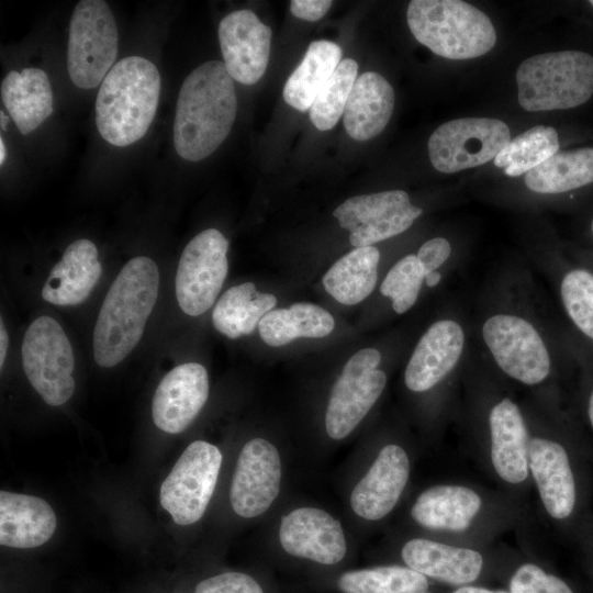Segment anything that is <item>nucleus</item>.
Returning a JSON list of instances; mask_svg holds the SVG:
<instances>
[{"label":"nucleus","mask_w":593,"mask_h":593,"mask_svg":"<svg viewBox=\"0 0 593 593\" xmlns=\"http://www.w3.org/2000/svg\"><path fill=\"white\" fill-rule=\"evenodd\" d=\"M236 111L234 79L224 63L210 60L194 68L178 94L172 128L177 154L189 161L210 156L230 134Z\"/></svg>","instance_id":"f257e3e1"},{"label":"nucleus","mask_w":593,"mask_h":593,"mask_svg":"<svg viewBox=\"0 0 593 593\" xmlns=\"http://www.w3.org/2000/svg\"><path fill=\"white\" fill-rule=\"evenodd\" d=\"M159 271L138 256L127 261L111 284L93 331V356L105 368L119 365L138 344L155 306Z\"/></svg>","instance_id":"f03ea898"},{"label":"nucleus","mask_w":593,"mask_h":593,"mask_svg":"<svg viewBox=\"0 0 593 593\" xmlns=\"http://www.w3.org/2000/svg\"><path fill=\"white\" fill-rule=\"evenodd\" d=\"M157 67L141 56L119 60L101 82L96 100V125L103 139L124 147L148 131L160 96Z\"/></svg>","instance_id":"7ed1b4c3"},{"label":"nucleus","mask_w":593,"mask_h":593,"mask_svg":"<svg viewBox=\"0 0 593 593\" xmlns=\"http://www.w3.org/2000/svg\"><path fill=\"white\" fill-rule=\"evenodd\" d=\"M406 20L413 36L434 54L470 59L489 53L496 32L489 16L460 0H413Z\"/></svg>","instance_id":"20e7f679"},{"label":"nucleus","mask_w":593,"mask_h":593,"mask_svg":"<svg viewBox=\"0 0 593 593\" xmlns=\"http://www.w3.org/2000/svg\"><path fill=\"white\" fill-rule=\"evenodd\" d=\"M517 98L529 112L566 110L593 94V56L581 51L538 54L516 71Z\"/></svg>","instance_id":"39448f33"},{"label":"nucleus","mask_w":593,"mask_h":593,"mask_svg":"<svg viewBox=\"0 0 593 593\" xmlns=\"http://www.w3.org/2000/svg\"><path fill=\"white\" fill-rule=\"evenodd\" d=\"M119 32L109 4L103 0H81L72 12L67 70L72 83L81 89L100 85L115 65Z\"/></svg>","instance_id":"423d86ee"},{"label":"nucleus","mask_w":593,"mask_h":593,"mask_svg":"<svg viewBox=\"0 0 593 593\" xmlns=\"http://www.w3.org/2000/svg\"><path fill=\"white\" fill-rule=\"evenodd\" d=\"M23 370L35 391L52 406L66 403L75 391V357L59 323L43 315L27 327L22 342Z\"/></svg>","instance_id":"0eeeda50"},{"label":"nucleus","mask_w":593,"mask_h":593,"mask_svg":"<svg viewBox=\"0 0 593 593\" xmlns=\"http://www.w3.org/2000/svg\"><path fill=\"white\" fill-rule=\"evenodd\" d=\"M222 465L220 449L204 440L192 441L160 485L159 500L174 522H198L214 493Z\"/></svg>","instance_id":"6e6552de"},{"label":"nucleus","mask_w":593,"mask_h":593,"mask_svg":"<svg viewBox=\"0 0 593 593\" xmlns=\"http://www.w3.org/2000/svg\"><path fill=\"white\" fill-rule=\"evenodd\" d=\"M381 354L362 348L345 363L328 398L325 429L334 440L347 437L365 418L387 384V374L378 369Z\"/></svg>","instance_id":"1a4fd4ad"},{"label":"nucleus","mask_w":593,"mask_h":593,"mask_svg":"<svg viewBox=\"0 0 593 593\" xmlns=\"http://www.w3.org/2000/svg\"><path fill=\"white\" fill-rule=\"evenodd\" d=\"M510 141V128L501 120L462 118L438 126L427 148L434 168L452 174L494 159Z\"/></svg>","instance_id":"9d476101"},{"label":"nucleus","mask_w":593,"mask_h":593,"mask_svg":"<svg viewBox=\"0 0 593 593\" xmlns=\"http://www.w3.org/2000/svg\"><path fill=\"white\" fill-rule=\"evenodd\" d=\"M482 337L497 367L512 379L534 385L551 370V357L541 335L526 318L506 313L491 315Z\"/></svg>","instance_id":"9b49d317"},{"label":"nucleus","mask_w":593,"mask_h":593,"mask_svg":"<svg viewBox=\"0 0 593 593\" xmlns=\"http://www.w3.org/2000/svg\"><path fill=\"white\" fill-rule=\"evenodd\" d=\"M227 249V239L215 228L202 231L184 247L175 284L186 314L202 315L214 304L228 271Z\"/></svg>","instance_id":"f8f14e48"},{"label":"nucleus","mask_w":593,"mask_h":593,"mask_svg":"<svg viewBox=\"0 0 593 593\" xmlns=\"http://www.w3.org/2000/svg\"><path fill=\"white\" fill-rule=\"evenodd\" d=\"M422 212L411 203L405 191L387 190L351 197L339 204L333 215L339 226L349 232L350 244L358 248L405 232Z\"/></svg>","instance_id":"ddd939ff"},{"label":"nucleus","mask_w":593,"mask_h":593,"mask_svg":"<svg viewBox=\"0 0 593 593\" xmlns=\"http://www.w3.org/2000/svg\"><path fill=\"white\" fill-rule=\"evenodd\" d=\"M282 467L276 446L265 438H253L242 448L230 490L233 511L240 517L264 514L280 491Z\"/></svg>","instance_id":"4468645a"},{"label":"nucleus","mask_w":593,"mask_h":593,"mask_svg":"<svg viewBox=\"0 0 593 593\" xmlns=\"http://www.w3.org/2000/svg\"><path fill=\"white\" fill-rule=\"evenodd\" d=\"M279 542L290 556L321 564L340 562L347 541L339 521L318 507H299L286 514L279 526Z\"/></svg>","instance_id":"2eb2a0df"},{"label":"nucleus","mask_w":593,"mask_h":593,"mask_svg":"<svg viewBox=\"0 0 593 593\" xmlns=\"http://www.w3.org/2000/svg\"><path fill=\"white\" fill-rule=\"evenodd\" d=\"M223 63L231 77L254 85L264 76L270 55L271 30L250 10L228 13L219 25Z\"/></svg>","instance_id":"dca6fc26"},{"label":"nucleus","mask_w":593,"mask_h":593,"mask_svg":"<svg viewBox=\"0 0 593 593\" xmlns=\"http://www.w3.org/2000/svg\"><path fill=\"white\" fill-rule=\"evenodd\" d=\"M528 468L550 517L570 518L578 506L579 485L567 448L547 438L529 439Z\"/></svg>","instance_id":"f3484780"},{"label":"nucleus","mask_w":593,"mask_h":593,"mask_svg":"<svg viewBox=\"0 0 593 593\" xmlns=\"http://www.w3.org/2000/svg\"><path fill=\"white\" fill-rule=\"evenodd\" d=\"M209 396L206 369L197 362L175 367L159 382L152 404L155 425L169 434L183 432Z\"/></svg>","instance_id":"a211bd4d"},{"label":"nucleus","mask_w":593,"mask_h":593,"mask_svg":"<svg viewBox=\"0 0 593 593\" xmlns=\"http://www.w3.org/2000/svg\"><path fill=\"white\" fill-rule=\"evenodd\" d=\"M410 478V460L405 450L395 444L382 447L366 472L354 486L349 504L359 517L378 521L396 505Z\"/></svg>","instance_id":"6ab92c4d"},{"label":"nucleus","mask_w":593,"mask_h":593,"mask_svg":"<svg viewBox=\"0 0 593 593\" xmlns=\"http://www.w3.org/2000/svg\"><path fill=\"white\" fill-rule=\"evenodd\" d=\"M465 348V332L455 320L433 323L417 342L404 371V382L413 392L438 384L459 362Z\"/></svg>","instance_id":"aec40b11"},{"label":"nucleus","mask_w":593,"mask_h":593,"mask_svg":"<svg viewBox=\"0 0 593 593\" xmlns=\"http://www.w3.org/2000/svg\"><path fill=\"white\" fill-rule=\"evenodd\" d=\"M491 460L496 473L516 484L528 475V433L516 403L504 398L490 411Z\"/></svg>","instance_id":"412c9836"},{"label":"nucleus","mask_w":593,"mask_h":593,"mask_svg":"<svg viewBox=\"0 0 593 593\" xmlns=\"http://www.w3.org/2000/svg\"><path fill=\"white\" fill-rule=\"evenodd\" d=\"M102 272L98 249L89 239H77L52 268L42 298L55 305H77L91 293Z\"/></svg>","instance_id":"4be33fe9"},{"label":"nucleus","mask_w":593,"mask_h":593,"mask_svg":"<svg viewBox=\"0 0 593 593\" xmlns=\"http://www.w3.org/2000/svg\"><path fill=\"white\" fill-rule=\"evenodd\" d=\"M57 521L51 505L43 499L0 492V544L27 549L42 546L51 539Z\"/></svg>","instance_id":"5701e85b"},{"label":"nucleus","mask_w":593,"mask_h":593,"mask_svg":"<svg viewBox=\"0 0 593 593\" xmlns=\"http://www.w3.org/2000/svg\"><path fill=\"white\" fill-rule=\"evenodd\" d=\"M401 555L415 571L455 585L473 582L483 567V558L477 550L425 538L406 541Z\"/></svg>","instance_id":"b1692460"},{"label":"nucleus","mask_w":593,"mask_h":593,"mask_svg":"<svg viewBox=\"0 0 593 593\" xmlns=\"http://www.w3.org/2000/svg\"><path fill=\"white\" fill-rule=\"evenodd\" d=\"M394 109V90L378 72L358 76L344 111V127L356 141L379 135L390 121Z\"/></svg>","instance_id":"393cba45"},{"label":"nucleus","mask_w":593,"mask_h":593,"mask_svg":"<svg viewBox=\"0 0 593 593\" xmlns=\"http://www.w3.org/2000/svg\"><path fill=\"white\" fill-rule=\"evenodd\" d=\"M481 504L479 494L467 486L434 485L417 496L411 516L428 529L462 532L470 526Z\"/></svg>","instance_id":"a878e982"},{"label":"nucleus","mask_w":593,"mask_h":593,"mask_svg":"<svg viewBox=\"0 0 593 593\" xmlns=\"http://www.w3.org/2000/svg\"><path fill=\"white\" fill-rule=\"evenodd\" d=\"M1 99L20 133L36 130L53 112V91L40 68L10 71L1 83Z\"/></svg>","instance_id":"bb28decb"},{"label":"nucleus","mask_w":593,"mask_h":593,"mask_svg":"<svg viewBox=\"0 0 593 593\" xmlns=\"http://www.w3.org/2000/svg\"><path fill=\"white\" fill-rule=\"evenodd\" d=\"M379 260L380 251L374 246L354 248L325 272L322 278L325 291L342 304L360 303L377 284Z\"/></svg>","instance_id":"cd10ccee"},{"label":"nucleus","mask_w":593,"mask_h":593,"mask_svg":"<svg viewBox=\"0 0 593 593\" xmlns=\"http://www.w3.org/2000/svg\"><path fill=\"white\" fill-rule=\"evenodd\" d=\"M335 327L333 315L324 307L300 302L273 309L259 322L260 338L271 347L287 345L298 338H322Z\"/></svg>","instance_id":"c85d7f7f"},{"label":"nucleus","mask_w":593,"mask_h":593,"mask_svg":"<svg viewBox=\"0 0 593 593\" xmlns=\"http://www.w3.org/2000/svg\"><path fill=\"white\" fill-rule=\"evenodd\" d=\"M277 304V298L259 292L253 282L230 288L216 302L212 322L217 332L236 339L255 332L261 318Z\"/></svg>","instance_id":"c756f323"},{"label":"nucleus","mask_w":593,"mask_h":593,"mask_svg":"<svg viewBox=\"0 0 593 593\" xmlns=\"http://www.w3.org/2000/svg\"><path fill=\"white\" fill-rule=\"evenodd\" d=\"M342 48L334 42H312L300 65L283 87V99L299 111L310 110L316 96L342 61Z\"/></svg>","instance_id":"7c9ffc66"},{"label":"nucleus","mask_w":593,"mask_h":593,"mask_svg":"<svg viewBox=\"0 0 593 593\" xmlns=\"http://www.w3.org/2000/svg\"><path fill=\"white\" fill-rule=\"evenodd\" d=\"M593 182V148L562 150L526 174V187L537 193L557 194Z\"/></svg>","instance_id":"2f4dec72"},{"label":"nucleus","mask_w":593,"mask_h":593,"mask_svg":"<svg viewBox=\"0 0 593 593\" xmlns=\"http://www.w3.org/2000/svg\"><path fill=\"white\" fill-rule=\"evenodd\" d=\"M337 584L344 593H428L429 586L425 575L402 566L348 571Z\"/></svg>","instance_id":"473e14b6"},{"label":"nucleus","mask_w":593,"mask_h":593,"mask_svg":"<svg viewBox=\"0 0 593 593\" xmlns=\"http://www.w3.org/2000/svg\"><path fill=\"white\" fill-rule=\"evenodd\" d=\"M559 150V137L551 126L537 125L510 141L494 158L496 167L510 177L536 168Z\"/></svg>","instance_id":"72a5a7b5"},{"label":"nucleus","mask_w":593,"mask_h":593,"mask_svg":"<svg viewBox=\"0 0 593 593\" xmlns=\"http://www.w3.org/2000/svg\"><path fill=\"white\" fill-rule=\"evenodd\" d=\"M358 64L353 58L343 59L310 108V119L320 131L333 128L342 115L357 80Z\"/></svg>","instance_id":"f704fd0d"},{"label":"nucleus","mask_w":593,"mask_h":593,"mask_svg":"<svg viewBox=\"0 0 593 593\" xmlns=\"http://www.w3.org/2000/svg\"><path fill=\"white\" fill-rule=\"evenodd\" d=\"M560 298L573 325L593 340V272L585 268L568 270L560 282Z\"/></svg>","instance_id":"c9c22d12"},{"label":"nucleus","mask_w":593,"mask_h":593,"mask_svg":"<svg viewBox=\"0 0 593 593\" xmlns=\"http://www.w3.org/2000/svg\"><path fill=\"white\" fill-rule=\"evenodd\" d=\"M426 272L414 254L398 260L380 286L382 295L391 300L395 313L409 311L416 302Z\"/></svg>","instance_id":"e433bc0d"},{"label":"nucleus","mask_w":593,"mask_h":593,"mask_svg":"<svg viewBox=\"0 0 593 593\" xmlns=\"http://www.w3.org/2000/svg\"><path fill=\"white\" fill-rule=\"evenodd\" d=\"M194 593H264L250 575L243 572H224L201 581Z\"/></svg>","instance_id":"4c0bfd02"},{"label":"nucleus","mask_w":593,"mask_h":593,"mask_svg":"<svg viewBox=\"0 0 593 593\" xmlns=\"http://www.w3.org/2000/svg\"><path fill=\"white\" fill-rule=\"evenodd\" d=\"M450 243L443 237H435L425 242L416 256L426 275L437 270L450 256Z\"/></svg>","instance_id":"58836bf2"},{"label":"nucleus","mask_w":593,"mask_h":593,"mask_svg":"<svg viewBox=\"0 0 593 593\" xmlns=\"http://www.w3.org/2000/svg\"><path fill=\"white\" fill-rule=\"evenodd\" d=\"M332 3L329 0H292L290 11L298 19L315 22L325 15Z\"/></svg>","instance_id":"ea45409f"},{"label":"nucleus","mask_w":593,"mask_h":593,"mask_svg":"<svg viewBox=\"0 0 593 593\" xmlns=\"http://www.w3.org/2000/svg\"><path fill=\"white\" fill-rule=\"evenodd\" d=\"M534 563L521 566L513 574L510 582L511 593H539L536 582V569Z\"/></svg>","instance_id":"a19ab883"},{"label":"nucleus","mask_w":593,"mask_h":593,"mask_svg":"<svg viewBox=\"0 0 593 593\" xmlns=\"http://www.w3.org/2000/svg\"><path fill=\"white\" fill-rule=\"evenodd\" d=\"M536 581L539 593H574L562 579L546 573L539 567L536 570Z\"/></svg>","instance_id":"79ce46f5"},{"label":"nucleus","mask_w":593,"mask_h":593,"mask_svg":"<svg viewBox=\"0 0 593 593\" xmlns=\"http://www.w3.org/2000/svg\"><path fill=\"white\" fill-rule=\"evenodd\" d=\"M9 344V336L1 320L0 323V367H3Z\"/></svg>","instance_id":"37998d69"},{"label":"nucleus","mask_w":593,"mask_h":593,"mask_svg":"<svg viewBox=\"0 0 593 593\" xmlns=\"http://www.w3.org/2000/svg\"><path fill=\"white\" fill-rule=\"evenodd\" d=\"M452 593H506V592H494L488 589L483 588H477V586H461L454 591Z\"/></svg>","instance_id":"c03bdc74"},{"label":"nucleus","mask_w":593,"mask_h":593,"mask_svg":"<svg viewBox=\"0 0 593 593\" xmlns=\"http://www.w3.org/2000/svg\"><path fill=\"white\" fill-rule=\"evenodd\" d=\"M440 280H441V275L437 270L428 272L425 277V282L427 287H430V288L437 286Z\"/></svg>","instance_id":"a18cd8bd"},{"label":"nucleus","mask_w":593,"mask_h":593,"mask_svg":"<svg viewBox=\"0 0 593 593\" xmlns=\"http://www.w3.org/2000/svg\"><path fill=\"white\" fill-rule=\"evenodd\" d=\"M586 415L590 426L593 430V388L591 389L586 401Z\"/></svg>","instance_id":"49530a36"},{"label":"nucleus","mask_w":593,"mask_h":593,"mask_svg":"<svg viewBox=\"0 0 593 593\" xmlns=\"http://www.w3.org/2000/svg\"><path fill=\"white\" fill-rule=\"evenodd\" d=\"M5 147H4V143H3V139L0 138V164L3 165L4 163V159H5Z\"/></svg>","instance_id":"de8ad7c7"},{"label":"nucleus","mask_w":593,"mask_h":593,"mask_svg":"<svg viewBox=\"0 0 593 593\" xmlns=\"http://www.w3.org/2000/svg\"><path fill=\"white\" fill-rule=\"evenodd\" d=\"M0 114H1V127H2V128H5V124H7V122H8V118L3 114L2 111L0 112Z\"/></svg>","instance_id":"09e8293b"},{"label":"nucleus","mask_w":593,"mask_h":593,"mask_svg":"<svg viewBox=\"0 0 593 593\" xmlns=\"http://www.w3.org/2000/svg\"><path fill=\"white\" fill-rule=\"evenodd\" d=\"M591 232H592V235H593V219H592V222H591Z\"/></svg>","instance_id":"8fccbe9b"},{"label":"nucleus","mask_w":593,"mask_h":593,"mask_svg":"<svg viewBox=\"0 0 593 593\" xmlns=\"http://www.w3.org/2000/svg\"><path fill=\"white\" fill-rule=\"evenodd\" d=\"M589 3L593 7V0L589 1Z\"/></svg>","instance_id":"3c124183"}]
</instances>
